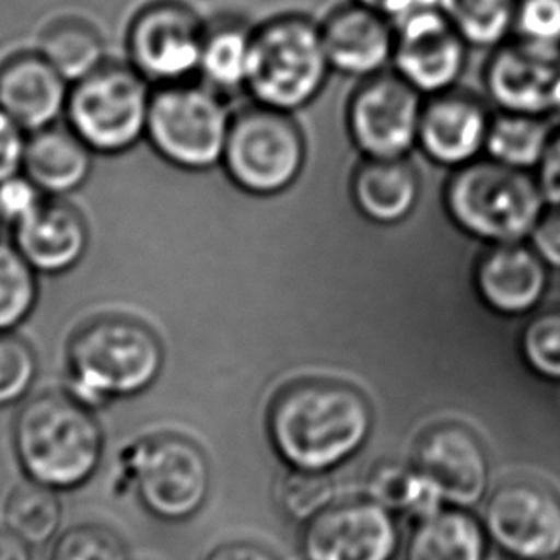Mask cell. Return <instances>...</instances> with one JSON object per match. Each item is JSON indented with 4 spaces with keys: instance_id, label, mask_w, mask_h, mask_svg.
Returning <instances> with one entry per match:
<instances>
[{
    "instance_id": "cell-1",
    "label": "cell",
    "mask_w": 560,
    "mask_h": 560,
    "mask_svg": "<svg viewBox=\"0 0 560 560\" xmlns=\"http://www.w3.org/2000/svg\"><path fill=\"white\" fill-rule=\"evenodd\" d=\"M372 406L354 386L329 378L301 381L273 401L270 434L289 467L329 470L364 446Z\"/></svg>"
},
{
    "instance_id": "cell-2",
    "label": "cell",
    "mask_w": 560,
    "mask_h": 560,
    "mask_svg": "<svg viewBox=\"0 0 560 560\" xmlns=\"http://www.w3.org/2000/svg\"><path fill=\"white\" fill-rule=\"evenodd\" d=\"M14 444L31 480L52 490H71L94 475L104 440L84 401L71 393H45L18 413Z\"/></svg>"
},
{
    "instance_id": "cell-3",
    "label": "cell",
    "mask_w": 560,
    "mask_h": 560,
    "mask_svg": "<svg viewBox=\"0 0 560 560\" xmlns=\"http://www.w3.org/2000/svg\"><path fill=\"white\" fill-rule=\"evenodd\" d=\"M331 73L312 15L281 12L255 25L245 84L255 104L293 114L324 91Z\"/></svg>"
},
{
    "instance_id": "cell-4",
    "label": "cell",
    "mask_w": 560,
    "mask_h": 560,
    "mask_svg": "<svg viewBox=\"0 0 560 560\" xmlns=\"http://www.w3.org/2000/svg\"><path fill=\"white\" fill-rule=\"evenodd\" d=\"M161 365L158 335L132 318L94 319L69 345L71 394L86 406L144 390L160 375Z\"/></svg>"
},
{
    "instance_id": "cell-5",
    "label": "cell",
    "mask_w": 560,
    "mask_h": 560,
    "mask_svg": "<svg viewBox=\"0 0 560 560\" xmlns=\"http://www.w3.org/2000/svg\"><path fill=\"white\" fill-rule=\"evenodd\" d=\"M544 191L523 168L500 161L463 167L447 186V211L469 234L498 245L518 243L541 220Z\"/></svg>"
},
{
    "instance_id": "cell-6",
    "label": "cell",
    "mask_w": 560,
    "mask_h": 560,
    "mask_svg": "<svg viewBox=\"0 0 560 560\" xmlns=\"http://www.w3.org/2000/svg\"><path fill=\"white\" fill-rule=\"evenodd\" d=\"M152 84L129 61L107 60L69 89V129L96 152H122L148 127Z\"/></svg>"
},
{
    "instance_id": "cell-7",
    "label": "cell",
    "mask_w": 560,
    "mask_h": 560,
    "mask_svg": "<svg viewBox=\"0 0 560 560\" xmlns=\"http://www.w3.org/2000/svg\"><path fill=\"white\" fill-rule=\"evenodd\" d=\"M230 121L219 92L186 81L153 89L145 132L176 165L205 168L224 155Z\"/></svg>"
},
{
    "instance_id": "cell-8",
    "label": "cell",
    "mask_w": 560,
    "mask_h": 560,
    "mask_svg": "<svg viewBox=\"0 0 560 560\" xmlns=\"http://www.w3.org/2000/svg\"><path fill=\"white\" fill-rule=\"evenodd\" d=\"M222 158L242 188L276 194L301 173L303 132L288 112L253 104L232 115Z\"/></svg>"
},
{
    "instance_id": "cell-9",
    "label": "cell",
    "mask_w": 560,
    "mask_h": 560,
    "mask_svg": "<svg viewBox=\"0 0 560 560\" xmlns=\"http://www.w3.org/2000/svg\"><path fill=\"white\" fill-rule=\"evenodd\" d=\"M205 15L186 0H150L125 31L127 61L152 86L194 81L199 71Z\"/></svg>"
},
{
    "instance_id": "cell-10",
    "label": "cell",
    "mask_w": 560,
    "mask_h": 560,
    "mask_svg": "<svg viewBox=\"0 0 560 560\" xmlns=\"http://www.w3.org/2000/svg\"><path fill=\"white\" fill-rule=\"evenodd\" d=\"M129 469L144 508L168 523L197 515L211 492V469L203 452L176 434L140 442Z\"/></svg>"
},
{
    "instance_id": "cell-11",
    "label": "cell",
    "mask_w": 560,
    "mask_h": 560,
    "mask_svg": "<svg viewBox=\"0 0 560 560\" xmlns=\"http://www.w3.org/2000/svg\"><path fill=\"white\" fill-rule=\"evenodd\" d=\"M401 532L393 511L365 498L335 500L304 524V560H394Z\"/></svg>"
},
{
    "instance_id": "cell-12",
    "label": "cell",
    "mask_w": 560,
    "mask_h": 560,
    "mask_svg": "<svg viewBox=\"0 0 560 560\" xmlns=\"http://www.w3.org/2000/svg\"><path fill=\"white\" fill-rule=\"evenodd\" d=\"M423 94L393 69L360 81L349 102V129L368 158H404L419 137Z\"/></svg>"
},
{
    "instance_id": "cell-13",
    "label": "cell",
    "mask_w": 560,
    "mask_h": 560,
    "mask_svg": "<svg viewBox=\"0 0 560 560\" xmlns=\"http://www.w3.org/2000/svg\"><path fill=\"white\" fill-rule=\"evenodd\" d=\"M393 71L419 94L457 89L472 48L439 7H427L394 23Z\"/></svg>"
},
{
    "instance_id": "cell-14",
    "label": "cell",
    "mask_w": 560,
    "mask_h": 560,
    "mask_svg": "<svg viewBox=\"0 0 560 560\" xmlns=\"http://www.w3.org/2000/svg\"><path fill=\"white\" fill-rule=\"evenodd\" d=\"M482 81L505 114H560V46L511 37L488 54Z\"/></svg>"
},
{
    "instance_id": "cell-15",
    "label": "cell",
    "mask_w": 560,
    "mask_h": 560,
    "mask_svg": "<svg viewBox=\"0 0 560 560\" xmlns=\"http://www.w3.org/2000/svg\"><path fill=\"white\" fill-rule=\"evenodd\" d=\"M485 530L513 559L553 560L560 555V500L526 480L503 485L486 505Z\"/></svg>"
},
{
    "instance_id": "cell-16",
    "label": "cell",
    "mask_w": 560,
    "mask_h": 560,
    "mask_svg": "<svg viewBox=\"0 0 560 560\" xmlns=\"http://www.w3.org/2000/svg\"><path fill=\"white\" fill-rule=\"evenodd\" d=\"M413 467L450 508L478 505L490 485V465L480 440L459 424H439L417 440Z\"/></svg>"
},
{
    "instance_id": "cell-17",
    "label": "cell",
    "mask_w": 560,
    "mask_h": 560,
    "mask_svg": "<svg viewBox=\"0 0 560 560\" xmlns=\"http://www.w3.org/2000/svg\"><path fill=\"white\" fill-rule=\"evenodd\" d=\"M318 22L334 73L364 81L393 68L396 30L385 15L345 0L329 8Z\"/></svg>"
},
{
    "instance_id": "cell-18",
    "label": "cell",
    "mask_w": 560,
    "mask_h": 560,
    "mask_svg": "<svg viewBox=\"0 0 560 560\" xmlns=\"http://www.w3.org/2000/svg\"><path fill=\"white\" fill-rule=\"evenodd\" d=\"M488 129L490 119L482 102L469 92L452 89L423 102L417 142L432 160L459 165L486 145Z\"/></svg>"
},
{
    "instance_id": "cell-19",
    "label": "cell",
    "mask_w": 560,
    "mask_h": 560,
    "mask_svg": "<svg viewBox=\"0 0 560 560\" xmlns=\"http://www.w3.org/2000/svg\"><path fill=\"white\" fill-rule=\"evenodd\" d=\"M14 222L15 249L35 272H66L86 250L89 232L81 212L58 199H38Z\"/></svg>"
},
{
    "instance_id": "cell-20",
    "label": "cell",
    "mask_w": 560,
    "mask_h": 560,
    "mask_svg": "<svg viewBox=\"0 0 560 560\" xmlns=\"http://www.w3.org/2000/svg\"><path fill=\"white\" fill-rule=\"evenodd\" d=\"M68 81L43 54H18L0 66V109L23 130L48 129L66 114Z\"/></svg>"
},
{
    "instance_id": "cell-21",
    "label": "cell",
    "mask_w": 560,
    "mask_h": 560,
    "mask_svg": "<svg viewBox=\"0 0 560 560\" xmlns=\"http://www.w3.org/2000/svg\"><path fill=\"white\" fill-rule=\"evenodd\" d=\"M477 285L493 311L524 314L546 295V262L518 243L498 245L478 266Z\"/></svg>"
},
{
    "instance_id": "cell-22",
    "label": "cell",
    "mask_w": 560,
    "mask_h": 560,
    "mask_svg": "<svg viewBox=\"0 0 560 560\" xmlns=\"http://www.w3.org/2000/svg\"><path fill=\"white\" fill-rule=\"evenodd\" d=\"M253 33L255 23L234 10H224L205 20L197 71L205 86L219 92L220 96L245 91L249 77Z\"/></svg>"
},
{
    "instance_id": "cell-23",
    "label": "cell",
    "mask_w": 560,
    "mask_h": 560,
    "mask_svg": "<svg viewBox=\"0 0 560 560\" xmlns=\"http://www.w3.org/2000/svg\"><path fill=\"white\" fill-rule=\"evenodd\" d=\"M91 148L71 129L48 127L25 144L23 171L35 188L52 196L83 186L91 173Z\"/></svg>"
},
{
    "instance_id": "cell-24",
    "label": "cell",
    "mask_w": 560,
    "mask_h": 560,
    "mask_svg": "<svg viewBox=\"0 0 560 560\" xmlns=\"http://www.w3.org/2000/svg\"><path fill=\"white\" fill-rule=\"evenodd\" d=\"M482 524L467 509L444 508L413 523L404 560H485Z\"/></svg>"
},
{
    "instance_id": "cell-25",
    "label": "cell",
    "mask_w": 560,
    "mask_h": 560,
    "mask_svg": "<svg viewBox=\"0 0 560 560\" xmlns=\"http://www.w3.org/2000/svg\"><path fill=\"white\" fill-rule=\"evenodd\" d=\"M358 209L375 222L394 224L406 219L419 197L416 168L404 158H370L358 167L352 183Z\"/></svg>"
},
{
    "instance_id": "cell-26",
    "label": "cell",
    "mask_w": 560,
    "mask_h": 560,
    "mask_svg": "<svg viewBox=\"0 0 560 560\" xmlns=\"http://www.w3.org/2000/svg\"><path fill=\"white\" fill-rule=\"evenodd\" d=\"M40 54L68 83L81 81L107 61L102 31L83 18L50 23L40 37Z\"/></svg>"
},
{
    "instance_id": "cell-27",
    "label": "cell",
    "mask_w": 560,
    "mask_h": 560,
    "mask_svg": "<svg viewBox=\"0 0 560 560\" xmlns=\"http://www.w3.org/2000/svg\"><path fill=\"white\" fill-rule=\"evenodd\" d=\"M365 492L370 500L377 501L394 515L400 513L413 518V523L447 508L439 490L413 465L396 462L375 465L365 478Z\"/></svg>"
},
{
    "instance_id": "cell-28",
    "label": "cell",
    "mask_w": 560,
    "mask_h": 560,
    "mask_svg": "<svg viewBox=\"0 0 560 560\" xmlns=\"http://www.w3.org/2000/svg\"><path fill=\"white\" fill-rule=\"evenodd\" d=\"M472 50L490 52L513 37L518 0H436Z\"/></svg>"
},
{
    "instance_id": "cell-29",
    "label": "cell",
    "mask_w": 560,
    "mask_h": 560,
    "mask_svg": "<svg viewBox=\"0 0 560 560\" xmlns=\"http://www.w3.org/2000/svg\"><path fill=\"white\" fill-rule=\"evenodd\" d=\"M4 524L27 546H45L61 524V503L56 490L31 478L15 486L4 503Z\"/></svg>"
},
{
    "instance_id": "cell-30",
    "label": "cell",
    "mask_w": 560,
    "mask_h": 560,
    "mask_svg": "<svg viewBox=\"0 0 560 560\" xmlns=\"http://www.w3.org/2000/svg\"><path fill=\"white\" fill-rule=\"evenodd\" d=\"M551 142V130L541 117L523 114L498 115L490 121L486 148L493 161L524 168L544 160Z\"/></svg>"
},
{
    "instance_id": "cell-31",
    "label": "cell",
    "mask_w": 560,
    "mask_h": 560,
    "mask_svg": "<svg viewBox=\"0 0 560 560\" xmlns=\"http://www.w3.org/2000/svg\"><path fill=\"white\" fill-rule=\"evenodd\" d=\"M273 495L281 513L301 524L308 523L337 500L334 478L327 475V470L301 467H291L281 472L276 480Z\"/></svg>"
},
{
    "instance_id": "cell-32",
    "label": "cell",
    "mask_w": 560,
    "mask_h": 560,
    "mask_svg": "<svg viewBox=\"0 0 560 560\" xmlns=\"http://www.w3.org/2000/svg\"><path fill=\"white\" fill-rule=\"evenodd\" d=\"M37 303L35 268L22 253L0 242V334H10Z\"/></svg>"
},
{
    "instance_id": "cell-33",
    "label": "cell",
    "mask_w": 560,
    "mask_h": 560,
    "mask_svg": "<svg viewBox=\"0 0 560 560\" xmlns=\"http://www.w3.org/2000/svg\"><path fill=\"white\" fill-rule=\"evenodd\" d=\"M50 560H130L127 544L104 524H75L61 534Z\"/></svg>"
},
{
    "instance_id": "cell-34",
    "label": "cell",
    "mask_w": 560,
    "mask_h": 560,
    "mask_svg": "<svg viewBox=\"0 0 560 560\" xmlns=\"http://www.w3.org/2000/svg\"><path fill=\"white\" fill-rule=\"evenodd\" d=\"M37 375V358L27 342L0 334V406H10L30 393Z\"/></svg>"
},
{
    "instance_id": "cell-35",
    "label": "cell",
    "mask_w": 560,
    "mask_h": 560,
    "mask_svg": "<svg viewBox=\"0 0 560 560\" xmlns=\"http://www.w3.org/2000/svg\"><path fill=\"white\" fill-rule=\"evenodd\" d=\"M523 352L534 372L560 378V312L538 316L526 327Z\"/></svg>"
},
{
    "instance_id": "cell-36",
    "label": "cell",
    "mask_w": 560,
    "mask_h": 560,
    "mask_svg": "<svg viewBox=\"0 0 560 560\" xmlns=\"http://www.w3.org/2000/svg\"><path fill=\"white\" fill-rule=\"evenodd\" d=\"M513 37L560 46V0H518Z\"/></svg>"
},
{
    "instance_id": "cell-37",
    "label": "cell",
    "mask_w": 560,
    "mask_h": 560,
    "mask_svg": "<svg viewBox=\"0 0 560 560\" xmlns=\"http://www.w3.org/2000/svg\"><path fill=\"white\" fill-rule=\"evenodd\" d=\"M23 129L0 109V184L12 180L23 168Z\"/></svg>"
},
{
    "instance_id": "cell-38",
    "label": "cell",
    "mask_w": 560,
    "mask_h": 560,
    "mask_svg": "<svg viewBox=\"0 0 560 560\" xmlns=\"http://www.w3.org/2000/svg\"><path fill=\"white\" fill-rule=\"evenodd\" d=\"M37 188L25 178H12L0 184V211L4 219L18 220L37 203Z\"/></svg>"
},
{
    "instance_id": "cell-39",
    "label": "cell",
    "mask_w": 560,
    "mask_h": 560,
    "mask_svg": "<svg viewBox=\"0 0 560 560\" xmlns=\"http://www.w3.org/2000/svg\"><path fill=\"white\" fill-rule=\"evenodd\" d=\"M532 243L544 262L560 268V212L539 220L532 232Z\"/></svg>"
},
{
    "instance_id": "cell-40",
    "label": "cell",
    "mask_w": 560,
    "mask_h": 560,
    "mask_svg": "<svg viewBox=\"0 0 560 560\" xmlns=\"http://www.w3.org/2000/svg\"><path fill=\"white\" fill-rule=\"evenodd\" d=\"M203 560H280L268 547L255 541H226L214 547Z\"/></svg>"
},
{
    "instance_id": "cell-41",
    "label": "cell",
    "mask_w": 560,
    "mask_h": 560,
    "mask_svg": "<svg viewBox=\"0 0 560 560\" xmlns=\"http://www.w3.org/2000/svg\"><path fill=\"white\" fill-rule=\"evenodd\" d=\"M539 188L551 203L560 205V135L555 140L551 138L546 155L541 160Z\"/></svg>"
},
{
    "instance_id": "cell-42",
    "label": "cell",
    "mask_w": 560,
    "mask_h": 560,
    "mask_svg": "<svg viewBox=\"0 0 560 560\" xmlns=\"http://www.w3.org/2000/svg\"><path fill=\"white\" fill-rule=\"evenodd\" d=\"M352 2L385 15L386 20L393 23L401 22L404 18H408L421 8L436 7V0H352Z\"/></svg>"
},
{
    "instance_id": "cell-43",
    "label": "cell",
    "mask_w": 560,
    "mask_h": 560,
    "mask_svg": "<svg viewBox=\"0 0 560 560\" xmlns=\"http://www.w3.org/2000/svg\"><path fill=\"white\" fill-rule=\"evenodd\" d=\"M0 560H31L27 544L10 530H0Z\"/></svg>"
},
{
    "instance_id": "cell-44",
    "label": "cell",
    "mask_w": 560,
    "mask_h": 560,
    "mask_svg": "<svg viewBox=\"0 0 560 560\" xmlns=\"http://www.w3.org/2000/svg\"><path fill=\"white\" fill-rule=\"evenodd\" d=\"M2 220H4V217H2V211H0V224H2Z\"/></svg>"
}]
</instances>
